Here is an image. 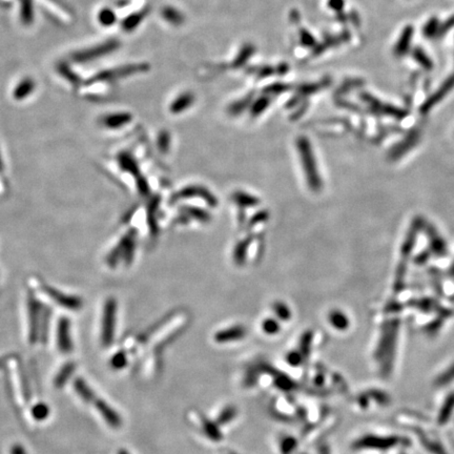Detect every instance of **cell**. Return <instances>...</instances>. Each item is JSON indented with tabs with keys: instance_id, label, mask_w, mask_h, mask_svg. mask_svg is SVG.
Listing matches in <instances>:
<instances>
[{
	"instance_id": "obj_1",
	"label": "cell",
	"mask_w": 454,
	"mask_h": 454,
	"mask_svg": "<svg viewBox=\"0 0 454 454\" xmlns=\"http://www.w3.org/2000/svg\"><path fill=\"white\" fill-rule=\"evenodd\" d=\"M27 287L51 308L55 306L63 310L76 313L83 307V299L78 294L50 284L40 277L33 276L29 279Z\"/></svg>"
},
{
	"instance_id": "obj_2",
	"label": "cell",
	"mask_w": 454,
	"mask_h": 454,
	"mask_svg": "<svg viewBox=\"0 0 454 454\" xmlns=\"http://www.w3.org/2000/svg\"><path fill=\"white\" fill-rule=\"evenodd\" d=\"M136 250V232L129 230L113 246L104 257V263L108 268H116L120 263L129 266L132 264Z\"/></svg>"
},
{
	"instance_id": "obj_3",
	"label": "cell",
	"mask_w": 454,
	"mask_h": 454,
	"mask_svg": "<svg viewBox=\"0 0 454 454\" xmlns=\"http://www.w3.org/2000/svg\"><path fill=\"white\" fill-rule=\"evenodd\" d=\"M74 389L83 401L95 406V408L102 415L104 421L108 425L114 428L120 427L121 425L120 415L110 405H107V403L103 401L102 398H98L95 392L90 389L89 386L85 382H83L81 378H78L74 383Z\"/></svg>"
},
{
	"instance_id": "obj_4",
	"label": "cell",
	"mask_w": 454,
	"mask_h": 454,
	"mask_svg": "<svg viewBox=\"0 0 454 454\" xmlns=\"http://www.w3.org/2000/svg\"><path fill=\"white\" fill-rule=\"evenodd\" d=\"M117 301L114 297H108L103 301L101 309V328L100 340L104 347L111 346L115 338Z\"/></svg>"
},
{
	"instance_id": "obj_5",
	"label": "cell",
	"mask_w": 454,
	"mask_h": 454,
	"mask_svg": "<svg viewBox=\"0 0 454 454\" xmlns=\"http://www.w3.org/2000/svg\"><path fill=\"white\" fill-rule=\"evenodd\" d=\"M298 150L308 185H309V187L313 190H319L321 187V179L318 174L313 150L307 139L305 138L299 139Z\"/></svg>"
},
{
	"instance_id": "obj_6",
	"label": "cell",
	"mask_w": 454,
	"mask_h": 454,
	"mask_svg": "<svg viewBox=\"0 0 454 454\" xmlns=\"http://www.w3.org/2000/svg\"><path fill=\"white\" fill-rule=\"evenodd\" d=\"M57 347L63 353H68L73 349L71 323L67 317H60L56 327Z\"/></svg>"
},
{
	"instance_id": "obj_7",
	"label": "cell",
	"mask_w": 454,
	"mask_h": 454,
	"mask_svg": "<svg viewBox=\"0 0 454 454\" xmlns=\"http://www.w3.org/2000/svg\"><path fill=\"white\" fill-rule=\"evenodd\" d=\"M453 88H454V74L448 77L442 83V85L425 101V103L421 107V111L423 113L429 112L430 108H432L435 104L441 102Z\"/></svg>"
},
{
	"instance_id": "obj_8",
	"label": "cell",
	"mask_w": 454,
	"mask_h": 454,
	"mask_svg": "<svg viewBox=\"0 0 454 454\" xmlns=\"http://www.w3.org/2000/svg\"><path fill=\"white\" fill-rule=\"evenodd\" d=\"M193 197L202 198L204 201L210 206L217 205L216 197L202 186H187V187L183 188L182 190H180L175 196L176 199H185V198H193Z\"/></svg>"
},
{
	"instance_id": "obj_9",
	"label": "cell",
	"mask_w": 454,
	"mask_h": 454,
	"mask_svg": "<svg viewBox=\"0 0 454 454\" xmlns=\"http://www.w3.org/2000/svg\"><path fill=\"white\" fill-rule=\"evenodd\" d=\"M246 336V329L242 326H232L230 328L218 331L214 334V341L217 343H227L242 340Z\"/></svg>"
},
{
	"instance_id": "obj_10",
	"label": "cell",
	"mask_w": 454,
	"mask_h": 454,
	"mask_svg": "<svg viewBox=\"0 0 454 454\" xmlns=\"http://www.w3.org/2000/svg\"><path fill=\"white\" fill-rule=\"evenodd\" d=\"M413 33L414 29L411 26H407L405 27V29H403L401 36H399L396 42V45L394 46V54L396 56L401 57L409 52L411 40L413 38Z\"/></svg>"
},
{
	"instance_id": "obj_11",
	"label": "cell",
	"mask_w": 454,
	"mask_h": 454,
	"mask_svg": "<svg viewBox=\"0 0 454 454\" xmlns=\"http://www.w3.org/2000/svg\"><path fill=\"white\" fill-rule=\"evenodd\" d=\"M117 163L122 172L128 173L135 178H139L140 171L137 161L128 153L119 154L117 157Z\"/></svg>"
},
{
	"instance_id": "obj_12",
	"label": "cell",
	"mask_w": 454,
	"mask_h": 454,
	"mask_svg": "<svg viewBox=\"0 0 454 454\" xmlns=\"http://www.w3.org/2000/svg\"><path fill=\"white\" fill-rule=\"evenodd\" d=\"M233 200L234 202H237L242 207H253L259 204V200L255 197L248 195L247 193L243 192H237L233 194Z\"/></svg>"
},
{
	"instance_id": "obj_13",
	"label": "cell",
	"mask_w": 454,
	"mask_h": 454,
	"mask_svg": "<svg viewBox=\"0 0 454 454\" xmlns=\"http://www.w3.org/2000/svg\"><path fill=\"white\" fill-rule=\"evenodd\" d=\"M131 120V117L129 115H113L107 116L103 119V125L107 129H118L125 123H128Z\"/></svg>"
},
{
	"instance_id": "obj_14",
	"label": "cell",
	"mask_w": 454,
	"mask_h": 454,
	"mask_svg": "<svg viewBox=\"0 0 454 454\" xmlns=\"http://www.w3.org/2000/svg\"><path fill=\"white\" fill-rule=\"evenodd\" d=\"M412 56H413L414 60L420 65H422L425 69H427V70L432 69L433 62L431 61L430 57L424 52V50L422 47H414L412 50Z\"/></svg>"
},
{
	"instance_id": "obj_15",
	"label": "cell",
	"mask_w": 454,
	"mask_h": 454,
	"mask_svg": "<svg viewBox=\"0 0 454 454\" xmlns=\"http://www.w3.org/2000/svg\"><path fill=\"white\" fill-rule=\"evenodd\" d=\"M440 28H441V22L439 21L438 18L432 17L430 19L426 22L425 27H424V35L425 37L427 38H433L437 37L440 34Z\"/></svg>"
},
{
	"instance_id": "obj_16",
	"label": "cell",
	"mask_w": 454,
	"mask_h": 454,
	"mask_svg": "<svg viewBox=\"0 0 454 454\" xmlns=\"http://www.w3.org/2000/svg\"><path fill=\"white\" fill-rule=\"evenodd\" d=\"M249 246V241L248 240H243L241 242H239L237 244V246L234 247V251H233V260L237 264H242L246 258L247 255V249Z\"/></svg>"
},
{
	"instance_id": "obj_17",
	"label": "cell",
	"mask_w": 454,
	"mask_h": 454,
	"mask_svg": "<svg viewBox=\"0 0 454 454\" xmlns=\"http://www.w3.org/2000/svg\"><path fill=\"white\" fill-rule=\"evenodd\" d=\"M274 312H275L276 316L278 317V319H280L282 321H288L290 318H292V312H290V308L284 302H276L274 304Z\"/></svg>"
},
{
	"instance_id": "obj_18",
	"label": "cell",
	"mask_w": 454,
	"mask_h": 454,
	"mask_svg": "<svg viewBox=\"0 0 454 454\" xmlns=\"http://www.w3.org/2000/svg\"><path fill=\"white\" fill-rule=\"evenodd\" d=\"M203 429H204V432L207 434V437L209 439H211L212 441H220L221 440L222 434L213 423L205 420L203 422Z\"/></svg>"
},
{
	"instance_id": "obj_19",
	"label": "cell",
	"mask_w": 454,
	"mask_h": 454,
	"mask_svg": "<svg viewBox=\"0 0 454 454\" xmlns=\"http://www.w3.org/2000/svg\"><path fill=\"white\" fill-rule=\"evenodd\" d=\"M185 212L200 222H208L210 218L208 212L197 207H186Z\"/></svg>"
},
{
	"instance_id": "obj_20",
	"label": "cell",
	"mask_w": 454,
	"mask_h": 454,
	"mask_svg": "<svg viewBox=\"0 0 454 454\" xmlns=\"http://www.w3.org/2000/svg\"><path fill=\"white\" fill-rule=\"evenodd\" d=\"M262 329L266 334H276L280 331V324L275 319H266L262 323Z\"/></svg>"
},
{
	"instance_id": "obj_21",
	"label": "cell",
	"mask_w": 454,
	"mask_h": 454,
	"mask_svg": "<svg viewBox=\"0 0 454 454\" xmlns=\"http://www.w3.org/2000/svg\"><path fill=\"white\" fill-rule=\"evenodd\" d=\"M235 415H237V410H235V409H234L233 407H231V406L226 407V408L221 412L220 416L218 417V423H219L220 425L227 424V423L231 422V421L234 419Z\"/></svg>"
},
{
	"instance_id": "obj_22",
	"label": "cell",
	"mask_w": 454,
	"mask_h": 454,
	"mask_svg": "<svg viewBox=\"0 0 454 454\" xmlns=\"http://www.w3.org/2000/svg\"><path fill=\"white\" fill-rule=\"evenodd\" d=\"M32 88H33V83L31 81H28V80L23 81L22 83H20L19 87L16 88V90H15L16 98L21 99L23 97H27L30 94Z\"/></svg>"
},
{
	"instance_id": "obj_23",
	"label": "cell",
	"mask_w": 454,
	"mask_h": 454,
	"mask_svg": "<svg viewBox=\"0 0 454 454\" xmlns=\"http://www.w3.org/2000/svg\"><path fill=\"white\" fill-rule=\"evenodd\" d=\"M330 322L337 329H345V327L347 325L346 318L341 313H332L330 315Z\"/></svg>"
},
{
	"instance_id": "obj_24",
	"label": "cell",
	"mask_w": 454,
	"mask_h": 454,
	"mask_svg": "<svg viewBox=\"0 0 454 454\" xmlns=\"http://www.w3.org/2000/svg\"><path fill=\"white\" fill-rule=\"evenodd\" d=\"M312 340H313V333L307 331L302 336L300 345H301V353L303 355H307L308 351H309L310 348V344H312Z\"/></svg>"
},
{
	"instance_id": "obj_25",
	"label": "cell",
	"mask_w": 454,
	"mask_h": 454,
	"mask_svg": "<svg viewBox=\"0 0 454 454\" xmlns=\"http://www.w3.org/2000/svg\"><path fill=\"white\" fill-rule=\"evenodd\" d=\"M296 446H297V441H296V439H294V438H292V437L285 438V439L282 441V444H281V450H282V453H283V454H290V453H292V452L296 449Z\"/></svg>"
},
{
	"instance_id": "obj_26",
	"label": "cell",
	"mask_w": 454,
	"mask_h": 454,
	"mask_svg": "<svg viewBox=\"0 0 454 454\" xmlns=\"http://www.w3.org/2000/svg\"><path fill=\"white\" fill-rule=\"evenodd\" d=\"M286 360H287V363L289 365L299 366L303 361V354L299 351H292L287 354Z\"/></svg>"
},
{
	"instance_id": "obj_27",
	"label": "cell",
	"mask_w": 454,
	"mask_h": 454,
	"mask_svg": "<svg viewBox=\"0 0 454 454\" xmlns=\"http://www.w3.org/2000/svg\"><path fill=\"white\" fill-rule=\"evenodd\" d=\"M276 384L280 389L285 391L294 388V383L287 376H279L278 378H276Z\"/></svg>"
},
{
	"instance_id": "obj_28",
	"label": "cell",
	"mask_w": 454,
	"mask_h": 454,
	"mask_svg": "<svg viewBox=\"0 0 454 454\" xmlns=\"http://www.w3.org/2000/svg\"><path fill=\"white\" fill-rule=\"evenodd\" d=\"M73 372V365H66L62 371L58 374L57 378H56V383L58 386H61L64 384L65 380L68 378V376L70 375V373Z\"/></svg>"
},
{
	"instance_id": "obj_29",
	"label": "cell",
	"mask_w": 454,
	"mask_h": 454,
	"mask_svg": "<svg viewBox=\"0 0 454 454\" xmlns=\"http://www.w3.org/2000/svg\"><path fill=\"white\" fill-rule=\"evenodd\" d=\"M112 362H113V365L115 368L120 369L126 365V356L123 352H119L113 357Z\"/></svg>"
},
{
	"instance_id": "obj_30",
	"label": "cell",
	"mask_w": 454,
	"mask_h": 454,
	"mask_svg": "<svg viewBox=\"0 0 454 454\" xmlns=\"http://www.w3.org/2000/svg\"><path fill=\"white\" fill-rule=\"evenodd\" d=\"M452 27H454V16H452L447 22H445V23H441L440 34H439V35H443L445 32H447L448 30H450Z\"/></svg>"
},
{
	"instance_id": "obj_31",
	"label": "cell",
	"mask_w": 454,
	"mask_h": 454,
	"mask_svg": "<svg viewBox=\"0 0 454 454\" xmlns=\"http://www.w3.org/2000/svg\"><path fill=\"white\" fill-rule=\"evenodd\" d=\"M119 454H129V452H126V451H124V450H121V451L119 452Z\"/></svg>"
}]
</instances>
